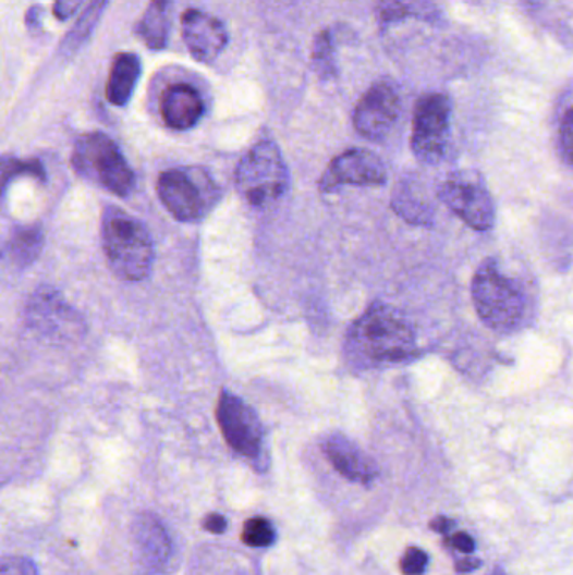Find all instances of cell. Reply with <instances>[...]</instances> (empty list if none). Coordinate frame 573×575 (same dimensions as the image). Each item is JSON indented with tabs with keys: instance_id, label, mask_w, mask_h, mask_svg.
Here are the masks:
<instances>
[{
	"instance_id": "obj_1",
	"label": "cell",
	"mask_w": 573,
	"mask_h": 575,
	"mask_svg": "<svg viewBox=\"0 0 573 575\" xmlns=\"http://www.w3.org/2000/svg\"><path fill=\"white\" fill-rule=\"evenodd\" d=\"M350 354L365 364H395L416 348V333L393 306L375 303L349 332Z\"/></svg>"
},
{
	"instance_id": "obj_2",
	"label": "cell",
	"mask_w": 573,
	"mask_h": 575,
	"mask_svg": "<svg viewBox=\"0 0 573 575\" xmlns=\"http://www.w3.org/2000/svg\"><path fill=\"white\" fill-rule=\"evenodd\" d=\"M474 308L483 323L498 333L519 330L526 317V295L516 278L508 277L497 259H486L471 284Z\"/></svg>"
},
{
	"instance_id": "obj_3",
	"label": "cell",
	"mask_w": 573,
	"mask_h": 575,
	"mask_svg": "<svg viewBox=\"0 0 573 575\" xmlns=\"http://www.w3.org/2000/svg\"><path fill=\"white\" fill-rule=\"evenodd\" d=\"M105 255L110 268L123 281L145 280L154 266L155 252L150 233L138 219L125 210L110 207L101 224Z\"/></svg>"
},
{
	"instance_id": "obj_4",
	"label": "cell",
	"mask_w": 573,
	"mask_h": 575,
	"mask_svg": "<svg viewBox=\"0 0 573 575\" xmlns=\"http://www.w3.org/2000/svg\"><path fill=\"white\" fill-rule=\"evenodd\" d=\"M290 184L288 167L275 142L254 145L235 169V187L251 206L265 207L283 197Z\"/></svg>"
},
{
	"instance_id": "obj_5",
	"label": "cell",
	"mask_w": 573,
	"mask_h": 575,
	"mask_svg": "<svg viewBox=\"0 0 573 575\" xmlns=\"http://www.w3.org/2000/svg\"><path fill=\"white\" fill-rule=\"evenodd\" d=\"M73 166L77 174L126 197L135 187V175L122 150L105 133L83 135L74 145Z\"/></svg>"
},
{
	"instance_id": "obj_6",
	"label": "cell",
	"mask_w": 573,
	"mask_h": 575,
	"mask_svg": "<svg viewBox=\"0 0 573 575\" xmlns=\"http://www.w3.org/2000/svg\"><path fill=\"white\" fill-rule=\"evenodd\" d=\"M158 197L179 221H199L217 200V188L206 170L184 167L166 170L157 184Z\"/></svg>"
},
{
	"instance_id": "obj_7",
	"label": "cell",
	"mask_w": 573,
	"mask_h": 575,
	"mask_svg": "<svg viewBox=\"0 0 573 575\" xmlns=\"http://www.w3.org/2000/svg\"><path fill=\"white\" fill-rule=\"evenodd\" d=\"M451 137V101L442 93H427L417 101L411 145L423 163L441 162Z\"/></svg>"
},
{
	"instance_id": "obj_8",
	"label": "cell",
	"mask_w": 573,
	"mask_h": 575,
	"mask_svg": "<svg viewBox=\"0 0 573 575\" xmlns=\"http://www.w3.org/2000/svg\"><path fill=\"white\" fill-rule=\"evenodd\" d=\"M439 199L474 231H488L495 224V203L476 170L448 175L439 187Z\"/></svg>"
},
{
	"instance_id": "obj_9",
	"label": "cell",
	"mask_w": 573,
	"mask_h": 575,
	"mask_svg": "<svg viewBox=\"0 0 573 575\" xmlns=\"http://www.w3.org/2000/svg\"><path fill=\"white\" fill-rule=\"evenodd\" d=\"M217 423L229 446L241 456L258 462L265 453V428L258 414L243 399L222 391L217 402Z\"/></svg>"
},
{
	"instance_id": "obj_10",
	"label": "cell",
	"mask_w": 573,
	"mask_h": 575,
	"mask_svg": "<svg viewBox=\"0 0 573 575\" xmlns=\"http://www.w3.org/2000/svg\"><path fill=\"white\" fill-rule=\"evenodd\" d=\"M401 114V96L390 82H377L367 89L353 113V126L362 137L380 142L392 132Z\"/></svg>"
},
{
	"instance_id": "obj_11",
	"label": "cell",
	"mask_w": 573,
	"mask_h": 575,
	"mask_svg": "<svg viewBox=\"0 0 573 575\" xmlns=\"http://www.w3.org/2000/svg\"><path fill=\"white\" fill-rule=\"evenodd\" d=\"M387 181V169L379 157L364 148H352L334 157L321 175L320 188L324 192L334 191L342 185H362L374 187Z\"/></svg>"
},
{
	"instance_id": "obj_12",
	"label": "cell",
	"mask_w": 573,
	"mask_h": 575,
	"mask_svg": "<svg viewBox=\"0 0 573 575\" xmlns=\"http://www.w3.org/2000/svg\"><path fill=\"white\" fill-rule=\"evenodd\" d=\"M182 39L199 63H212L229 45L224 24L199 9H188L182 15Z\"/></svg>"
},
{
	"instance_id": "obj_13",
	"label": "cell",
	"mask_w": 573,
	"mask_h": 575,
	"mask_svg": "<svg viewBox=\"0 0 573 575\" xmlns=\"http://www.w3.org/2000/svg\"><path fill=\"white\" fill-rule=\"evenodd\" d=\"M29 321L34 329L52 339H76L82 335V318L52 290H39L31 299Z\"/></svg>"
},
{
	"instance_id": "obj_14",
	"label": "cell",
	"mask_w": 573,
	"mask_h": 575,
	"mask_svg": "<svg viewBox=\"0 0 573 575\" xmlns=\"http://www.w3.org/2000/svg\"><path fill=\"white\" fill-rule=\"evenodd\" d=\"M324 453L331 466L350 481L370 485L379 476V468L370 457L343 435L328 436L325 439Z\"/></svg>"
},
{
	"instance_id": "obj_15",
	"label": "cell",
	"mask_w": 573,
	"mask_h": 575,
	"mask_svg": "<svg viewBox=\"0 0 573 575\" xmlns=\"http://www.w3.org/2000/svg\"><path fill=\"white\" fill-rule=\"evenodd\" d=\"M160 111L167 126L184 132L194 129L203 120L206 107L203 96L194 86L176 83L163 93Z\"/></svg>"
},
{
	"instance_id": "obj_16",
	"label": "cell",
	"mask_w": 573,
	"mask_h": 575,
	"mask_svg": "<svg viewBox=\"0 0 573 575\" xmlns=\"http://www.w3.org/2000/svg\"><path fill=\"white\" fill-rule=\"evenodd\" d=\"M142 76V61L133 52H120L111 66L107 98L114 107H125L132 100Z\"/></svg>"
},
{
	"instance_id": "obj_17",
	"label": "cell",
	"mask_w": 573,
	"mask_h": 575,
	"mask_svg": "<svg viewBox=\"0 0 573 575\" xmlns=\"http://www.w3.org/2000/svg\"><path fill=\"white\" fill-rule=\"evenodd\" d=\"M172 11L173 0H151L136 26V34L151 51H160L169 45Z\"/></svg>"
},
{
	"instance_id": "obj_18",
	"label": "cell",
	"mask_w": 573,
	"mask_h": 575,
	"mask_svg": "<svg viewBox=\"0 0 573 575\" xmlns=\"http://www.w3.org/2000/svg\"><path fill=\"white\" fill-rule=\"evenodd\" d=\"M375 14L382 26L401 23L405 19L436 24L441 17V12L432 0H379Z\"/></svg>"
},
{
	"instance_id": "obj_19",
	"label": "cell",
	"mask_w": 573,
	"mask_h": 575,
	"mask_svg": "<svg viewBox=\"0 0 573 575\" xmlns=\"http://www.w3.org/2000/svg\"><path fill=\"white\" fill-rule=\"evenodd\" d=\"M392 207L402 219L412 224L432 221L434 209L416 181H404L393 191Z\"/></svg>"
},
{
	"instance_id": "obj_20",
	"label": "cell",
	"mask_w": 573,
	"mask_h": 575,
	"mask_svg": "<svg viewBox=\"0 0 573 575\" xmlns=\"http://www.w3.org/2000/svg\"><path fill=\"white\" fill-rule=\"evenodd\" d=\"M108 4H110V0H93L92 4L85 9L82 17L77 19L73 29L66 34L64 41L61 42V52L64 56L74 54L77 49L83 48L88 42Z\"/></svg>"
},
{
	"instance_id": "obj_21",
	"label": "cell",
	"mask_w": 573,
	"mask_h": 575,
	"mask_svg": "<svg viewBox=\"0 0 573 575\" xmlns=\"http://www.w3.org/2000/svg\"><path fill=\"white\" fill-rule=\"evenodd\" d=\"M42 231L39 228L15 229L8 243L11 261L19 268H26L41 255Z\"/></svg>"
},
{
	"instance_id": "obj_22",
	"label": "cell",
	"mask_w": 573,
	"mask_h": 575,
	"mask_svg": "<svg viewBox=\"0 0 573 575\" xmlns=\"http://www.w3.org/2000/svg\"><path fill=\"white\" fill-rule=\"evenodd\" d=\"M557 133L563 159L573 163V82L563 89L557 108Z\"/></svg>"
},
{
	"instance_id": "obj_23",
	"label": "cell",
	"mask_w": 573,
	"mask_h": 575,
	"mask_svg": "<svg viewBox=\"0 0 573 575\" xmlns=\"http://www.w3.org/2000/svg\"><path fill=\"white\" fill-rule=\"evenodd\" d=\"M138 542L147 555L148 561L163 562L170 555V540L167 539L166 530L155 522H144L138 525Z\"/></svg>"
},
{
	"instance_id": "obj_24",
	"label": "cell",
	"mask_w": 573,
	"mask_h": 575,
	"mask_svg": "<svg viewBox=\"0 0 573 575\" xmlns=\"http://www.w3.org/2000/svg\"><path fill=\"white\" fill-rule=\"evenodd\" d=\"M313 70L320 78H333L337 74V61H334V42L330 30H321L315 37L312 52Z\"/></svg>"
},
{
	"instance_id": "obj_25",
	"label": "cell",
	"mask_w": 573,
	"mask_h": 575,
	"mask_svg": "<svg viewBox=\"0 0 573 575\" xmlns=\"http://www.w3.org/2000/svg\"><path fill=\"white\" fill-rule=\"evenodd\" d=\"M241 539H243L246 546L265 549V547L275 543L276 530L268 518H265V516H256V518H251V521L246 522Z\"/></svg>"
},
{
	"instance_id": "obj_26",
	"label": "cell",
	"mask_w": 573,
	"mask_h": 575,
	"mask_svg": "<svg viewBox=\"0 0 573 575\" xmlns=\"http://www.w3.org/2000/svg\"><path fill=\"white\" fill-rule=\"evenodd\" d=\"M19 174H27L31 178L41 179V181L46 179L45 169L39 162H31V160L29 162H21V160L5 159L4 175H2L4 187H8L9 182L17 178Z\"/></svg>"
},
{
	"instance_id": "obj_27",
	"label": "cell",
	"mask_w": 573,
	"mask_h": 575,
	"mask_svg": "<svg viewBox=\"0 0 573 575\" xmlns=\"http://www.w3.org/2000/svg\"><path fill=\"white\" fill-rule=\"evenodd\" d=\"M427 553L419 547H411L401 559V571L404 575H423L427 568Z\"/></svg>"
},
{
	"instance_id": "obj_28",
	"label": "cell",
	"mask_w": 573,
	"mask_h": 575,
	"mask_svg": "<svg viewBox=\"0 0 573 575\" xmlns=\"http://www.w3.org/2000/svg\"><path fill=\"white\" fill-rule=\"evenodd\" d=\"M0 575H39L33 562L23 558H5Z\"/></svg>"
},
{
	"instance_id": "obj_29",
	"label": "cell",
	"mask_w": 573,
	"mask_h": 575,
	"mask_svg": "<svg viewBox=\"0 0 573 575\" xmlns=\"http://www.w3.org/2000/svg\"><path fill=\"white\" fill-rule=\"evenodd\" d=\"M83 4L85 0H56L54 15L59 21H68L82 9Z\"/></svg>"
},
{
	"instance_id": "obj_30",
	"label": "cell",
	"mask_w": 573,
	"mask_h": 575,
	"mask_svg": "<svg viewBox=\"0 0 573 575\" xmlns=\"http://www.w3.org/2000/svg\"><path fill=\"white\" fill-rule=\"evenodd\" d=\"M446 543L451 546L452 549L460 550V552L464 553L474 552V549H476V543H474L473 537H470L467 534H463V531L449 537V539L446 540Z\"/></svg>"
},
{
	"instance_id": "obj_31",
	"label": "cell",
	"mask_w": 573,
	"mask_h": 575,
	"mask_svg": "<svg viewBox=\"0 0 573 575\" xmlns=\"http://www.w3.org/2000/svg\"><path fill=\"white\" fill-rule=\"evenodd\" d=\"M204 528L210 531V534H224L228 530V521H225L224 516L219 515V513H210L206 521H204Z\"/></svg>"
},
{
	"instance_id": "obj_32",
	"label": "cell",
	"mask_w": 573,
	"mask_h": 575,
	"mask_svg": "<svg viewBox=\"0 0 573 575\" xmlns=\"http://www.w3.org/2000/svg\"><path fill=\"white\" fill-rule=\"evenodd\" d=\"M41 17L42 8H39V5L31 8L26 15L27 27H29V29H37V27L41 26Z\"/></svg>"
},
{
	"instance_id": "obj_33",
	"label": "cell",
	"mask_w": 573,
	"mask_h": 575,
	"mask_svg": "<svg viewBox=\"0 0 573 575\" xmlns=\"http://www.w3.org/2000/svg\"><path fill=\"white\" fill-rule=\"evenodd\" d=\"M452 527V521L446 518V516H438L436 521L430 522V528L438 534H448L449 528Z\"/></svg>"
},
{
	"instance_id": "obj_34",
	"label": "cell",
	"mask_w": 573,
	"mask_h": 575,
	"mask_svg": "<svg viewBox=\"0 0 573 575\" xmlns=\"http://www.w3.org/2000/svg\"><path fill=\"white\" fill-rule=\"evenodd\" d=\"M479 564L481 562L478 559H466V561L458 562L456 571L461 572V574H464V572H473L479 567Z\"/></svg>"
}]
</instances>
